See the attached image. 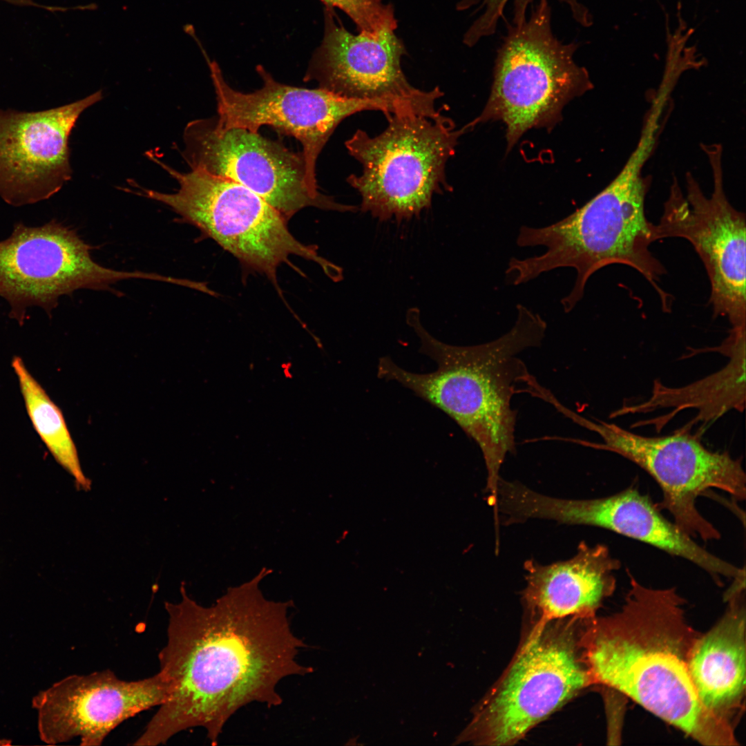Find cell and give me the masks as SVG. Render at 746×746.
Masks as SVG:
<instances>
[{"label": "cell", "instance_id": "cell-1", "mask_svg": "<svg viewBox=\"0 0 746 746\" xmlns=\"http://www.w3.org/2000/svg\"><path fill=\"white\" fill-rule=\"evenodd\" d=\"M270 573L263 568L211 606L192 600L183 584L181 600L165 602L167 641L158 659L169 694L134 745L164 744L197 727L216 745L241 707L253 702L280 705L281 680L312 672L297 660L305 644L291 628L293 602L267 600L259 587Z\"/></svg>", "mask_w": 746, "mask_h": 746}, {"label": "cell", "instance_id": "cell-2", "mask_svg": "<svg viewBox=\"0 0 746 746\" xmlns=\"http://www.w3.org/2000/svg\"><path fill=\"white\" fill-rule=\"evenodd\" d=\"M628 575L619 612L589 618L584 628L592 685L620 691L702 745H735L729 722L702 705L691 679L689 658L698 635L686 620L684 600L674 587H647Z\"/></svg>", "mask_w": 746, "mask_h": 746}, {"label": "cell", "instance_id": "cell-3", "mask_svg": "<svg viewBox=\"0 0 746 746\" xmlns=\"http://www.w3.org/2000/svg\"><path fill=\"white\" fill-rule=\"evenodd\" d=\"M407 323L420 340L419 351L437 364L425 374L414 373L383 356L378 377L394 381L450 416L479 447L487 471L488 503L496 506L499 471L508 453L515 452L517 413L511 407L516 387L533 378L518 357L539 346L547 327L537 314L517 305L510 331L488 343L470 346L444 343L425 329L419 312L410 309Z\"/></svg>", "mask_w": 746, "mask_h": 746}, {"label": "cell", "instance_id": "cell-4", "mask_svg": "<svg viewBox=\"0 0 746 746\" xmlns=\"http://www.w3.org/2000/svg\"><path fill=\"white\" fill-rule=\"evenodd\" d=\"M659 124L644 123L638 142L615 178L581 208L562 220L542 227H521L519 247L542 246L546 251L524 259L511 258L506 270L515 285L549 271L570 267L577 277L570 293L562 299L571 312L582 298L589 278L600 269L620 264L642 274L659 296L663 309L671 298L659 285L666 269L650 251L655 242L654 224L645 214L647 184L642 169L656 140Z\"/></svg>", "mask_w": 746, "mask_h": 746}, {"label": "cell", "instance_id": "cell-5", "mask_svg": "<svg viewBox=\"0 0 746 746\" xmlns=\"http://www.w3.org/2000/svg\"><path fill=\"white\" fill-rule=\"evenodd\" d=\"M586 618L533 621L481 700L463 740L510 745L592 685L582 637Z\"/></svg>", "mask_w": 746, "mask_h": 746}, {"label": "cell", "instance_id": "cell-6", "mask_svg": "<svg viewBox=\"0 0 746 746\" xmlns=\"http://www.w3.org/2000/svg\"><path fill=\"white\" fill-rule=\"evenodd\" d=\"M387 128L374 137L357 130L346 148L362 165L347 182L361 196V210L381 221L418 216L430 207L434 193L452 189L446 166L466 129L437 110L387 113Z\"/></svg>", "mask_w": 746, "mask_h": 746}, {"label": "cell", "instance_id": "cell-7", "mask_svg": "<svg viewBox=\"0 0 746 746\" xmlns=\"http://www.w3.org/2000/svg\"><path fill=\"white\" fill-rule=\"evenodd\" d=\"M577 44L553 34L548 0H539L529 17L508 23L497 50L486 105L475 121H501L511 149L528 130L552 127L564 106L591 89L585 68L574 60Z\"/></svg>", "mask_w": 746, "mask_h": 746}, {"label": "cell", "instance_id": "cell-8", "mask_svg": "<svg viewBox=\"0 0 746 746\" xmlns=\"http://www.w3.org/2000/svg\"><path fill=\"white\" fill-rule=\"evenodd\" d=\"M157 164L178 181L179 189L166 193L140 187L137 193L170 207L244 265L276 283L278 267L296 256L317 263L335 281L341 278L338 267L298 240L287 220L251 190L200 169L180 173Z\"/></svg>", "mask_w": 746, "mask_h": 746}, {"label": "cell", "instance_id": "cell-9", "mask_svg": "<svg viewBox=\"0 0 746 746\" xmlns=\"http://www.w3.org/2000/svg\"><path fill=\"white\" fill-rule=\"evenodd\" d=\"M570 419L602 439V443L591 446L618 454L651 475L662 493L659 506L669 512L673 522L692 537L704 541L720 537L719 530L697 508L700 495L716 488L736 500L745 499L746 476L741 460L727 452L709 450L685 430L647 437L574 412Z\"/></svg>", "mask_w": 746, "mask_h": 746}, {"label": "cell", "instance_id": "cell-10", "mask_svg": "<svg viewBox=\"0 0 746 746\" xmlns=\"http://www.w3.org/2000/svg\"><path fill=\"white\" fill-rule=\"evenodd\" d=\"M711 168L713 190L707 196L696 180L687 178L686 193L674 182L654 224V238H681L700 256L709 279V303L714 316L727 317L731 327L746 325V222L728 200L722 169V149L704 147Z\"/></svg>", "mask_w": 746, "mask_h": 746}, {"label": "cell", "instance_id": "cell-11", "mask_svg": "<svg viewBox=\"0 0 746 746\" xmlns=\"http://www.w3.org/2000/svg\"><path fill=\"white\" fill-rule=\"evenodd\" d=\"M90 247L77 233L55 220L39 227L16 223L0 241V296L9 316L22 324L27 309L39 307L50 316L60 296L80 289H107L149 274L104 267L90 256Z\"/></svg>", "mask_w": 746, "mask_h": 746}, {"label": "cell", "instance_id": "cell-12", "mask_svg": "<svg viewBox=\"0 0 746 746\" xmlns=\"http://www.w3.org/2000/svg\"><path fill=\"white\" fill-rule=\"evenodd\" d=\"M207 60L216 96L217 125L252 133H258L262 126L267 125L294 137L302 144L306 184L315 195H323L316 182L317 158L338 124L362 111L392 113L403 106L401 100L357 99L321 88L285 85L276 81L260 65L256 71L262 80V87L252 93H242L227 84L216 61Z\"/></svg>", "mask_w": 746, "mask_h": 746}, {"label": "cell", "instance_id": "cell-13", "mask_svg": "<svg viewBox=\"0 0 746 746\" xmlns=\"http://www.w3.org/2000/svg\"><path fill=\"white\" fill-rule=\"evenodd\" d=\"M183 156L191 169L232 180L260 196L287 220L306 207L339 211L356 207L314 195L305 181L302 153L247 129L219 127L216 118L189 122Z\"/></svg>", "mask_w": 746, "mask_h": 746}, {"label": "cell", "instance_id": "cell-14", "mask_svg": "<svg viewBox=\"0 0 746 746\" xmlns=\"http://www.w3.org/2000/svg\"><path fill=\"white\" fill-rule=\"evenodd\" d=\"M516 509L524 521L537 518L566 525L595 526L644 542L688 560L718 582L722 577L745 579L744 568L699 545L674 522L667 519L649 497L634 488L590 499L555 498L526 488L518 496Z\"/></svg>", "mask_w": 746, "mask_h": 746}, {"label": "cell", "instance_id": "cell-15", "mask_svg": "<svg viewBox=\"0 0 746 746\" xmlns=\"http://www.w3.org/2000/svg\"><path fill=\"white\" fill-rule=\"evenodd\" d=\"M169 691L160 671L133 681L109 669L68 676L33 698L40 738L50 745L78 737L81 745H100L124 720L162 705Z\"/></svg>", "mask_w": 746, "mask_h": 746}, {"label": "cell", "instance_id": "cell-16", "mask_svg": "<svg viewBox=\"0 0 746 746\" xmlns=\"http://www.w3.org/2000/svg\"><path fill=\"white\" fill-rule=\"evenodd\" d=\"M102 90L48 110L0 109V197L19 207L48 199L71 178L68 139Z\"/></svg>", "mask_w": 746, "mask_h": 746}, {"label": "cell", "instance_id": "cell-17", "mask_svg": "<svg viewBox=\"0 0 746 746\" xmlns=\"http://www.w3.org/2000/svg\"><path fill=\"white\" fill-rule=\"evenodd\" d=\"M406 53L394 31L369 36L347 31L325 6L324 35L315 50L305 81L318 88L357 99L426 101L438 99V88L423 91L410 85L401 66Z\"/></svg>", "mask_w": 746, "mask_h": 746}, {"label": "cell", "instance_id": "cell-18", "mask_svg": "<svg viewBox=\"0 0 746 746\" xmlns=\"http://www.w3.org/2000/svg\"><path fill=\"white\" fill-rule=\"evenodd\" d=\"M620 566L606 546L584 542L566 560L546 565L526 560L523 603L533 621L593 618L614 591Z\"/></svg>", "mask_w": 746, "mask_h": 746}, {"label": "cell", "instance_id": "cell-19", "mask_svg": "<svg viewBox=\"0 0 746 746\" xmlns=\"http://www.w3.org/2000/svg\"><path fill=\"white\" fill-rule=\"evenodd\" d=\"M741 591L729 594V607L720 622L696 639L689 655L691 679L702 705L728 720L745 687V614Z\"/></svg>", "mask_w": 746, "mask_h": 746}, {"label": "cell", "instance_id": "cell-20", "mask_svg": "<svg viewBox=\"0 0 746 746\" xmlns=\"http://www.w3.org/2000/svg\"><path fill=\"white\" fill-rule=\"evenodd\" d=\"M12 367L35 431L56 461L74 477L77 488L89 490L91 481L82 471L76 446L61 411L31 375L21 358L15 357Z\"/></svg>", "mask_w": 746, "mask_h": 746}, {"label": "cell", "instance_id": "cell-21", "mask_svg": "<svg viewBox=\"0 0 746 746\" xmlns=\"http://www.w3.org/2000/svg\"><path fill=\"white\" fill-rule=\"evenodd\" d=\"M535 0H460L457 4L459 10H466L473 6H479L481 15L475 19L463 36V43L472 46L482 38L493 35L508 3L513 6V23H522L526 18L529 5ZM566 4L572 17L583 26L590 23L586 9L577 0H557Z\"/></svg>", "mask_w": 746, "mask_h": 746}, {"label": "cell", "instance_id": "cell-22", "mask_svg": "<svg viewBox=\"0 0 746 746\" xmlns=\"http://www.w3.org/2000/svg\"><path fill=\"white\" fill-rule=\"evenodd\" d=\"M327 6L338 8L356 23L360 32L376 35L395 21L391 4L385 0H321Z\"/></svg>", "mask_w": 746, "mask_h": 746}]
</instances>
